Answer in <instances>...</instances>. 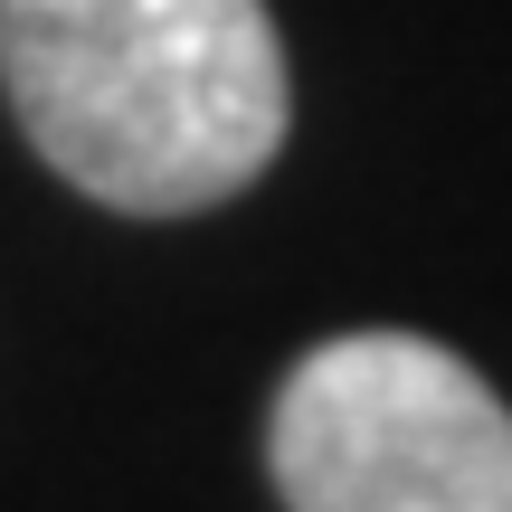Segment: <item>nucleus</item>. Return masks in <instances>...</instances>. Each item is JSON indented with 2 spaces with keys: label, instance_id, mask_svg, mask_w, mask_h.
<instances>
[{
  "label": "nucleus",
  "instance_id": "2",
  "mask_svg": "<svg viewBox=\"0 0 512 512\" xmlns=\"http://www.w3.org/2000/svg\"><path fill=\"white\" fill-rule=\"evenodd\" d=\"M285 512H512V408L427 332H332L266 408Z\"/></svg>",
  "mask_w": 512,
  "mask_h": 512
},
{
  "label": "nucleus",
  "instance_id": "1",
  "mask_svg": "<svg viewBox=\"0 0 512 512\" xmlns=\"http://www.w3.org/2000/svg\"><path fill=\"white\" fill-rule=\"evenodd\" d=\"M0 95L38 162L124 219L238 200L294 124L266 0H0Z\"/></svg>",
  "mask_w": 512,
  "mask_h": 512
}]
</instances>
